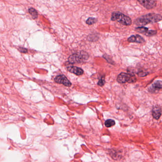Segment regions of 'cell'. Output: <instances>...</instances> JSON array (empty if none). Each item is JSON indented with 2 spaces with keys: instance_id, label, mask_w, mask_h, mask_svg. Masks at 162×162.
I'll use <instances>...</instances> for the list:
<instances>
[{
  "instance_id": "obj_7",
  "label": "cell",
  "mask_w": 162,
  "mask_h": 162,
  "mask_svg": "<svg viewBox=\"0 0 162 162\" xmlns=\"http://www.w3.org/2000/svg\"><path fill=\"white\" fill-rule=\"evenodd\" d=\"M132 76L133 75H131L129 74L122 72L118 76L117 81L118 83H121V84L126 83V82L129 83Z\"/></svg>"
},
{
  "instance_id": "obj_17",
  "label": "cell",
  "mask_w": 162,
  "mask_h": 162,
  "mask_svg": "<svg viewBox=\"0 0 162 162\" xmlns=\"http://www.w3.org/2000/svg\"><path fill=\"white\" fill-rule=\"evenodd\" d=\"M19 50L22 53H26L27 52H28V49L23 47H20Z\"/></svg>"
},
{
  "instance_id": "obj_5",
  "label": "cell",
  "mask_w": 162,
  "mask_h": 162,
  "mask_svg": "<svg viewBox=\"0 0 162 162\" xmlns=\"http://www.w3.org/2000/svg\"><path fill=\"white\" fill-rule=\"evenodd\" d=\"M136 31L140 33L144 34L147 36H152L157 33L156 30H149L148 29L145 27H138L136 28Z\"/></svg>"
},
{
  "instance_id": "obj_15",
  "label": "cell",
  "mask_w": 162,
  "mask_h": 162,
  "mask_svg": "<svg viewBox=\"0 0 162 162\" xmlns=\"http://www.w3.org/2000/svg\"><path fill=\"white\" fill-rule=\"evenodd\" d=\"M105 83V81L104 77H102L99 80V82L97 83V85L100 86H102L104 85Z\"/></svg>"
},
{
  "instance_id": "obj_1",
  "label": "cell",
  "mask_w": 162,
  "mask_h": 162,
  "mask_svg": "<svg viewBox=\"0 0 162 162\" xmlns=\"http://www.w3.org/2000/svg\"><path fill=\"white\" fill-rule=\"evenodd\" d=\"M162 20L160 15L155 13H150L142 16L136 19L134 24L140 27H143L152 23H157Z\"/></svg>"
},
{
  "instance_id": "obj_8",
  "label": "cell",
  "mask_w": 162,
  "mask_h": 162,
  "mask_svg": "<svg viewBox=\"0 0 162 162\" xmlns=\"http://www.w3.org/2000/svg\"><path fill=\"white\" fill-rule=\"evenodd\" d=\"M127 41L129 42H136V43H143L145 42L144 39L140 35H132L127 39Z\"/></svg>"
},
{
  "instance_id": "obj_9",
  "label": "cell",
  "mask_w": 162,
  "mask_h": 162,
  "mask_svg": "<svg viewBox=\"0 0 162 162\" xmlns=\"http://www.w3.org/2000/svg\"><path fill=\"white\" fill-rule=\"evenodd\" d=\"M68 70L70 72L76 75L77 76H81L84 73L83 70L80 68L77 67L75 66H69L68 67Z\"/></svg>"
},
{
  "instance_id": "obj_14",
  "label": "cell",
  "mask_w": 162,
  "mask_h": 162,
  "mask_svg": "<svg viewBox=\"0 0 162 162\" xmlns=\"http://www.w3.org/2000/svg\"><path fill=\"white\" fill-rule=\"evenodd\" d=\"M97 19H96V18H92V17H90L86 21V23L89 25H91L92 24H95L97 22Z\"/></svg>"
},
{
  "instance_id": "obj_4",
  "label": "cell",
  "mask_w": 162,
  "mask_h": 162,
  "mask_svg": "<svg viewBox=\"0 0 162 162\" xmlns=\"http://www.w3.org/2000/svg\"><path fill=\"white\" fill-rule=\"evenodd\" d=\"M137 1L148 10L155 8L156 5V1L152 0H138Z\"/></svg>"
},
{
  "instance_id": "obj_6",
  "label": "cell",
  "mask_w": 162,
  "mask_h": 162,
  "mask_svg": "<svg viewBox=\"0 0 162 162\" xmlns=\"http://www.w3.org/2000/svg\"><path fill=\"white\" fill-rule=\"evenodd\" d=\"M54 81L56 83L63 84L65 86L68 87H70L71 86V82L67 78V77L63 75H60L57 76L55 78H54Z\"/></svg>"
},
{
  "instance_id": "obj_11",
  "label": "cell",
  "mask_w": 162,
  "mask_h": 162,
  "mask_svg": "<svg viewBox=\"0 0 162 162\" xmlns=\"http://www.w3.org/2000/svg\"><path fill=\"white\" fill-rule=\"evenodd\" d=\"M152 88L154 90H159L162 89V81H157L154 82L152 84Z\"/></svg>"
},
{
  "instance_id": "obj_3",
  "label": "cell",
  "mask_w": 162,
  "mask_h": 162,
  "mask_svg": "<svg viewBox=\"0 0 162 162\" xmlns=\"http://www.w3.org/2000/svg\"><path fill=\"white\" fill-rule=\"evenodd\" d=\"M89 54L84 52H81L79 53H75L70 56L68 60L71 63H79L89 59Z\"/></svg>"
},
{
  "instance_id": "obj_12",
  "label": "cell",
  "mask_w": 162,
  "mask_h": 162,
  "mask_svg": "<svg viewBox=\"0 0 162 162\" xmlns=\"http://www.w3.org/2000/svg\"><path fill=\"white\" fill-rule=\"evenodd\" d=\"M29 12L31 15L33 19H36L38 18V13L36 10L33 8H30L29 9Z\"/></svg>"
},
{
  "instance_id": "obj_2",
  "label": "cell",
  "mask_w": 162,
  "mask_h": 162,
  "mask_svg": "<svg viewBox=\"0 0 162 162\" xmlns=\"http://www.w3.org/2000/svg\"><path fill=\"white\" fill-rule=\"evenodd\" d=\"M111 19L113 21H117L125 26H130L132 24V20L129 16L118 12H113Z\"/></svg>"
},
{
  "instance_id": "obj_10",
  "label": "cell",
  "mask_w": 162,
  "mask_h": 162,
  "mask_svg": "<svg viewBox=\"0 0 162 162\" xmlns=\"http://www.w3.org/2000/svg\"><path fill=\"white\" fill-rule=\"evenodd\" d=\"M162 115V110L159 106H155L152 109V116L155 119L158 120Z\"/></svg>"
},
{
  "instance_id": "obj_16",
  "label": "cell",
  "mask_w": 162,
  "mask_h": 162,
  "mask_svg": "<svg viewBox=\"0 0 162 162\" xmlns=\"http://www.w3.org/2000/svg\"><path fill=\"white\" fill-rule=\"evenodd\" d=\"M137 74H138V76H139L140 77H143L147 76L148 74L147 73V72L140 71V72H138L137 73Z\"/></svg>"
},
{
  "instance_id": "obj_13",
  "label": "cell",
  "mask_w": 162,
  "mask_h": 162,
  "mask_svg": "<svg viewBox=\"0 0 162 162\" xmlns=\"http://www.w3.org/2000/svg\"><path fill=\"white\" fill-rule=\"evenodd\" d=\"M115 125V121L112 119H108L105 123V126L107 127H110Z\"/></svg>"
}]
</instances>
